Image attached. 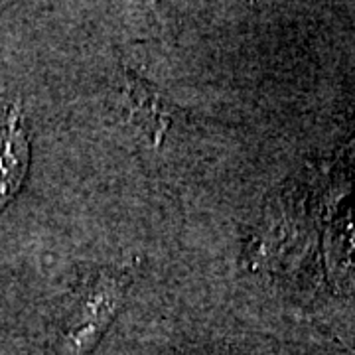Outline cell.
Wrapping results in <instances>:
<instances>
[{
    "mask_svg": "<svg viewBox=\"0 0 355 355\" xmlns=\"http://www.w3.org/2000/svg\"><path fill=\"white\" fill-rule=\"evenodd\" d=\"M130 272L103 266L83 277L64 306L51 355H87L125 304Z\"/></svg>",
    "mask_w": 355,
    "mask_h": 355,
    "instance_id": "cell-1",
    "label": "cell"
},
{
    "mask_svg": "<svg viewBox=\"0 0 355 355\" xmlns=\"http://www.w3.org/2000/svg\"><path fill=\"white\" fill-rule=\"evenodd\" d=\"M125 101L130 125L142 132L148 142H158L164 137L170 116L158 91H154L148 83L130 77L125 85Z\"/></svg>",
    "mask_w": 355,
    "mask_h": 355,
    "instance_id": "cell-3",
    "label": "cell"
},
{
    "mask_svg": "<svg viewBox=\"0 0 355 355\" xmlns=\"http://www.w3.org/2000/svg\"><path fill=\"white\" fill-rule=\"evenodd\" d=\"M30 166V139L24 111L12 103L0 113V211L12 202L24 184Z\"/></svg>",
    "mask_w": 355,
    "mask_h": 355,
    "instance_id": "cell-2",
    "label": "cell"
}]
</instances>
